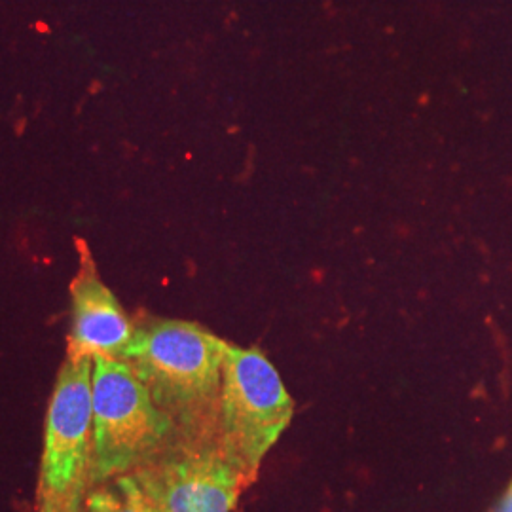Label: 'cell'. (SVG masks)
I'll use <instances>...</instances> for the list:
<instances>
[{
  "mask_svg": "<svg viewBox=\"0 0 512 512\" xmlns=\"http://www.w3.org/2000/svg\"><path fill=\"white\" fill-rule=\"evenodd\" d=\"M226 348L228 342L196 323L152 319L135 325L124 359L177 433L217 437Z\"/></svg>",
  "mask_w": 512,
  "mask_h": 512,
  "instance_id": "obj_1",
  "label": "cell"
},
{
  "mask_svg": "<svg viewBox=\"0 0 512 512\" xmlns=\"http://www.w3.org/2000/svg\"><path fill=\"white\" fill-rule=\"evenodd\" d=\"M80 266L71 281V330L67 357L124 359L135 325L97 272L92 251L76 239Z\"/></svg>",
  "mask_w": 512,
  "mask_h": 512,
  "instance_id": "obj_6",
  "label": "cell"
},
{
  "mask_svg": "<svg viewBox=\"0 0 512 512\" xmlns=\"http://www.w3.org/2000/svg\"><path fill=\"white\" fill-rule=\"evenodd\" d=\"M497 512H512V480L509 490H507L505 495H503V501H501V505H499Z\"/></svg>",
  "mask_w": 512,
  "mask_h": 512,
  "instance_id": "obj_8",
  "label": "cell"
},
{
  "mask_svg": "<svg viewBox=\"0 0 512 512\" xmlns=\"http://www.w3.org/2000/svg\"><path fill=\"white\" fill-rule=\"evenodd\" d=\"M93 359L65 357L46 412L35 512H82L93 484Z\"/></svg>",
  "mask_w": 512,
  "mask_h": 512,
  "instance_id": "obj_2",
  "label": "cell"
},
{
  "mask_svg": "<svg viewBox=\"0 0 512 512\" xmlns=\"http://www.w3.org/2000/svg\"><path fill=\"white\" fill-rule=\"evenodd\" d=\"M82 512H160L131 475L95 484L84 499Z\"/></svg>",
  "mask_w": 512,
  "mask_h": 512,
  "instance_id": "obj_7",
  "label": "cell"
},
{
  "mask_svg": "<svg viewBox=\"0 0 512 512\" xmlns=\"http://www.w3.org/2000/svg\"><path fill=\"white\" fill-rule=\"evenodd\" d=\"M92 408L95 484L129 475L175 433L126 359H93Z\"/></svg>",
  "mask_w": 512,
  "mask_h": 512,
  "instance_id": "obj_4",
  "label": "cell"
},
{
  "mask_svg": "<svg viewBox=\"0 0 512 512\" xmlns=\"http://www.w3.org/2000/svg\"><path fill=\"white\" fill-rule=\"evenodd\" d=\"M291 420L293 399L264 353L228 344L217 408V440L249 484L255 482L266 454Z\"/></svg>",
  "mask_w": 512,
  "mask_h": 512,
  "instance_id": "obj_3",
  "label": "cell"
},
{
  "mask_svg": "<svg viewBox=\"0 0 512 512\" xmlns=\"http://www.w3.org/2000/svg\"><path fill=\"white\" fill-rule=\"evenodd\" d=\"M129 475L160 512H232L251 486L217 437L177 431Z\"/></svg>",
  "mask_w": 512,
  "mask_h": 512,
  "instance_id": "obj_5",
  "label": "cell"
}]
</instances>
